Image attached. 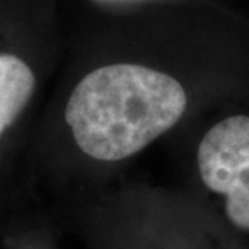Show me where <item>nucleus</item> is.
I'll list each match as a JSON object with an SVG mask.
<instances>
[{
    "label": "nucleus",
    "instance_id": "obj_4",
    "mask_svg": "<svg viewBox=\"0 0 249 249\" xmlns=\"http://www.w3.org/2000/svg\"><path fill=\"white\" fill-rule=\"evenodd\" d=\"M51 235L47 227H26L17 218L2 241L7 245L5 249H55Z\"/></svg>",
    "mask_w": 249,
    "mask_h": 249
},
{
    "label": "nucleus",
    "instance_id": "obj_1",
    "mask_svg": "<svg viewBox=\"0 0 249 249\" xmlns=\"http://www.w3.org/2000/svg\"><path fill=\"white\" fill-rule=\"evenodd\" d=\"M188 108L183 84L136 63L99 67L76 83L62 122L78 157L92 167L134 157L175 126Z\"/></svg>",
    "mask_w": 249,
    "mask_h": 249
},
{
    "label": "nucleus",
    "instance_id": "obj_6",
    "mask_svg": "<svg viewBox=\"0 0 249 249\" xmlns=\"http://www.w3.org/2000/svg\"><path fill=\"white\" fill-rule=\"evenodd\" d=\"M78 233L86 241L89 249H120L110 238L106 236L101 231L92 230V228H79Z\"/></svg>",
    "mask_w": 249,
    "mask_h": 249
},
{
    "label": "nucleus",
    "instance_id": "obj_2",
    "mask_svg": "<svg viewBox=\"0 0 249 249\" xmlns=\"http://www.w3.org/2000/svg\"><path fill=\"white\" fill-rule=\"evenodd\" d=\"M202 186L222 199L225 218L249 233V115L217 122L202 136L196 151Z\"/></svg>",
    "mask_w": 249,
    "mask_h": 249
},
{
    "label": "nucleus",
    "instance_id": "obj_3",
    "mask_svg": "<svg viewBox=\"0 0 249 249\" xmlns=\"http://www.w3.org/2000/svg\"><path fill=\"white\" fill-rule=\"evenodd\" d=\"M36 84V74L23 58L0 53V142L31 104Z\"/></svg>",
    "mask_w": 249,
    "mask_h": 249
},
{
    "label": "nucleus",
    "instance_id": "obj_5",
    "mask_svg": "<svg viewBox=\"0 0 249 249\" xmlns=\"http://www.w3.org/2000/svg\"><path fill=\"white\" fill-rule=\"evenodd\" d=\"M15 194H5L0 191V243L7 235V231L12 228V225L17 220L15 215V202H13Z\"/></svg>",
    "mask_w": 249,
    "mask_h": 249
}]
</instances>
